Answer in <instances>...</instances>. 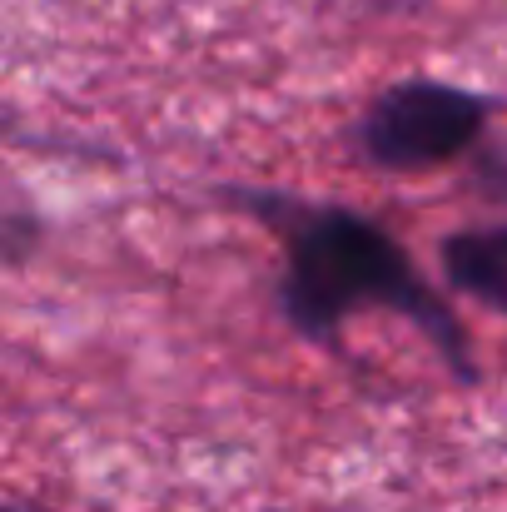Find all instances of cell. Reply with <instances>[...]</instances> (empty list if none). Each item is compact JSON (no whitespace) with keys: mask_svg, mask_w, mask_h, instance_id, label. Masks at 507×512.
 <instances>
[{"mask_svg":"<svg viewBox=\"0 0 507 512\" xmlns=\"http://www.w3.org/2000/svg\"><path fill=\"white\" fill-rule=\"evenodd\" d=\"M219 194L234 209L254 214L284 244L274 304L299 339L334 348L353 314L388 309V314H403L438 348V358L448 363L458 383H478V358H473L463 319L418 274L398 234L383 229L373 214L348 209V204H324V199L314 204L284 189H244V184L229 189L224 184Z\"/></svg>","mask_w":507,"mask_h":512,"instance_id":"6da1fadb","label":"cell"},{"mask_svg":"<svg viewBox=\"0 0 507 512\" xmlns=\"http://www.w3.org/2000/svg\"><path fill=\"white\" fill-rule=\"evenodd\" d=\"M493 115H498V100L483 90L408 75L363 105L348 140H353L358 160H368L373 170L423 174L473 155V145L488 135Z\"/></svg>","mask_w":507,"mask_h":512,"instance_id":"7a4b0ae2","label":"cell"},{"mask_svg":"<svg viewBox=\"0 0 507 512\" xmlns=\"http://www.w3.org/2000/svg\"><path fill=\"white\" fill-rule=\"evenodd\" d=\"M438 264L463 299L507 314V224H468L443 234Z\"/></svg>","mask_w":507,"mask_h":512,"instance_id":"3957f363","label":"cell"},{"mask_svg":"<svg viewBox=\"0 0 507 512\" xmlns=\"http://www.w3.org/2000/svg\"><path fill=\"white\" fill-rule=\"evenodd\" d=\"M45 239V224L25 209H0V269H20L35 259Z\"/></svg>","mask_w":507,"mask_h":512,"instance_id":"277c9868","label":"cell"},{"mask_svg":"<svg viewBox=\"0 0 507 512\" xmlns=\"http://www.w3.org/2000/svg\"><path fill=\"white\" fill-rule=\"evenodd\" d=\"M473 155H478V165H473V179H478V184H483L488 194L507 199V145H503V140L493 145V140L483 135V140L473 145Z\"/></svg>","mask_w":507,"mask_h":512,"instance_id":"5b68a950","label":"cell"},{"mask_svg":"<svg viewBox=\"0 0 507 512\" xmlns=\"http://www.w3.org/2000/svg\"><path fill=\"white\" fill-rule=\"evenodd\" d=\"M0 512H50V508H45V503H30V498H5Z\"/></svg>","mask_w":507,"mask_h":512,"instance_id":"8992f818","label":"cell"}]
</instances>
